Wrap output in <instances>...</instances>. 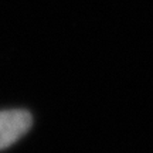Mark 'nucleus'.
<instances>
[{
    "mask_svg": "<svg viewBox=\"0 0 153 153\" xmlns=\"http://www.w3.org/2000/svg\"><path fill=\"white\" fill-rule=\"evenodd\" d=\"M33 119L27 111L11 109L0 112V150L11 146L31 128Z\"/></svg>",
    "mask_w": 153,
    "mask_h": 153,
    "instance_id": "nucleus-1",
    "label": "nucleus"
}]
</instances>
